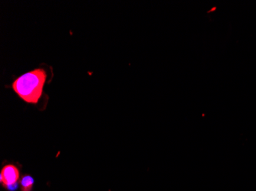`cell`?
I'll return each mask as SVG.
<instances>
[{
    "label": "cell",
    "instance_id": "3",
    "mask_svg": "<svg viewBox=\"0 0 256 191\" xmlns=\"http://www.w3.org/2000/svg\"><path fill=\"white\" fill-rule=\"evenodd\" d=\"M34 179L30 175H25L22 177L20 180V190L21 191H32L34 188Z\"/></svg>",
    "mask_w": 256,
    "mask_h": 191
},
{
    "label": "cell",
    "instance_id": "1",
    "mask_svg": "<svg viewBox=\"0 0 256 191\" xmlns=\"http://www.w3.org/2000/svg\"><path fill=\"white\" fill-rule=\"evenodd\" d=\"M47 74L38 68L20 76L12 83V89L18 97L28 103L36 104L42 95Z\"/></svg>",
    "mask_w": 256,
    "mask_h": 191
},
{
    "label": "cell",
    "instance_id": "2",
    "mask_svg": "<svg viewBox=\"0 0 256 191\" xmlns=\"http://www.w3.org/2000/svg\"><path fill=\"white\" fill-rule=\"evenodd\" d=\"M20 171L16 165L8 164L0 172V184L7 191H16L20 187Z\"/></svg>",
    "mask_w": 256,
    "mask_h": 191
}]
</instances>
